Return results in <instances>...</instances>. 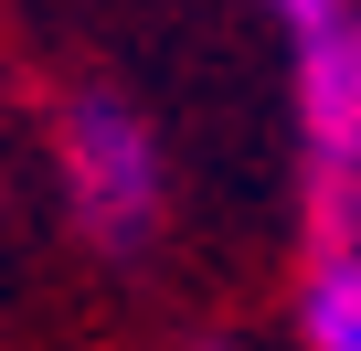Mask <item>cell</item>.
<instances>
[{"instance_id":"1","label":"cell","mask_w":361,"mask_h":351,"mask_svg":"<svg viewBox=\"0 0 361 351\" xmlns=\"http://www.w3.org/2000/svg\"><path fill=\"white\" fill-rule=\"evenodd\" d=\"M54 182H64V213H75L85 245L138 256L170 213V160H159L149 107L117 96V85H75L64 117H54Z\"/></svg>"},{"instance_id":"2","label":"cell","mask_w":361,"mask_h":351,"mask_svg":"<svg viewBox=\"0 0 361 351\" xmlns=\"http://www.w3.org/2000/svg\"><path fill=\"white\" fill-rule=\"evenodd\" d=\"M298 192L308 245H361V11L298 32Z\"/></svg>"},{"instance_id":"3","label":"cell","mask_w":361,"mask_h":351,"mask_svg":"<svg viewBox=\"0 0 361 351\" xmlns=\"http://www.w3.org/2000/svg\"><path fill=\"white\" fill-rule=\"evenodd\" d=\"M287 319H298V351H361V245H308Z\"/></svg>"},{"instance_id":"4","label":"cell","mask_w":361,"mask_h":351,"mask_svg":"<svg viewBox=\"0 0 361 351\" xmlns=\"http://www.w3.org/2000/svg\"><path fill=\"white\" fill-rule=\"evenodd\" d=\"M266 11H276V22H287V32H319V22H329V11H350V0H266Z\"/></svg>"}]
</instances>
